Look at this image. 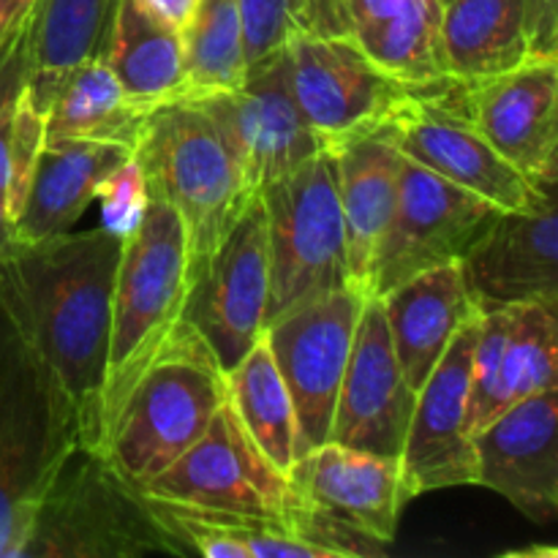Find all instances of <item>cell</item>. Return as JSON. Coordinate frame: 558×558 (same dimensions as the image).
I'll return each mask as SVG.
<instances>
[{
  "mask_svg": "<svg viewBox=\"0 0 558 558\" xmlns=\"http://www.w3.org/2000/svg\"><path fill=\"white\" fill-rule=\"evenodd\" d=\"M123 240L109 229L9 243L0 254V311L52 376L76 417L82 447L101 450L112 289Z\"/></svg>",
  "mask_w": 558,
  "mask_h": 558,
  "instance_id": "cell-1",
  "label": "cell"
},
{
  "mask_svg": "<svg viewBox=\"0 0 558 558\" xmlns=\"http://www.w3.org/2000/svg\"><path fill=\"white\" fill-rule=\"evenodd\" d=\"M189 294V251L178 213L161 199L147 205L140 227L123 238L112 289L107 371L101 390V428L156 363L183 322ZM104 447V445H101Z\"/></svg>",
  "mask_w": 558,
  "mask_h": 558,
  "instance_id": "cell-2",
  "label": "cell"
},
{
  "mask_svg": "<svg viewBox=\"0 0 558 558\" xmlns=\"http://www.w3.org/2000/svg\"><path fill=\"white\" fill-rule=\"evenodd\" d=\"M76 447L69 401L0 311V558H25L38 507Z\"/></svg>",
  "mask_w": 558,
  "mask_h": 558,
  "instance_id": "cell-3",
  "label": "cell"
},
{
  "mask_svg": "<svg viewBox=\"0 0 558 558\" xmlns=\"http://www.w3.org/2000/svg\"><path fill=\"white\" fill-rule=\"evenodd\" d=\"M134 156L147 194L167 202L183 223L191 283L256 196L245 191L216 125L191 101L150 112Z\"/></svg>",
  "mask_w": 558,
  "mask_h": 558,
  "instance_id": "cell-4",
  "label": "cell"
},
{
  "mask_svg": "<svg viewBox=\"0 0 558 558\" xmlns=\"http://www.w3.org/2000/svg\"><path fill=\"white\" fill-rule=\"evenodd\" d=\"M223 401L227 374L205 338L183 319L125 398L101 452L142 488L205 434Z\"/></svg>",
  "mask_w": 558,
  "mask_h": 558,
  "instance_id": "cell-5",
  "label": "cell"
},
{
  "mask_svg": "<svg viewBox=\"0 0 558 558\" xmlns=\"http://www.w3.org/2000/svg\"><path fill=\"white\" fill-rule=\"evenodd\" d=\"M185 556L101 450L76 447L36 512L25 558Z\"/></svg>",
  "mask_w": 558,
  "mask_h": 558,
  "instance_id": "cell-6",
  "label": "cell"
},
{
  "mask_svg": "<svg viewBox=\"0 0 558 558\" xmlns=\"http://www.w3.org/2000/svg\"><path fill=\"white\" fill-rule=\"evenodd\" d=\"M259 199L265 207L270 259V325L322 294L349 287L336 158L332 153H316L272 180Z\"/></svg>",
  "mask_w": 558,
  "mask_h": 558,
  "instance_id": "cell-7",
  "label": "cell"
},
{
  "mask_svg": "<svg viewBox=\"0 0 558 558\" xmlns=\"http://www.w3.org/2000/svg\"><path fill=\"white\" fill-rule=\"evenodd\" d=\"M281 52L294 101L325 153L398 123L425 98L445 96L403 85L343 38L294 33Z\"/></svg>",
  "mask_w": 558,
  "mask_h": 558,
  "instance_id": "cell-8",
  "label": "cell"
},
{
  "mask_svg": "<svg viewBox=\"0 0 558 558\" xmlns=\"http://www.w3.org/2000/svg\"><path fill=\"white\" fill-rule=\"evenodd\" d=\"M140 490L156 499L270 518L287 526L298 505V490L240 425L229 398L205 434Z\"/></svg>",
  "mask_w": 558,
  "mask_h": 558,
  "instance_id": "cell-9",
  "label": "cell"
},
{
  "mask_svg": "<svg viewBox=\"0 0 558 558\" xmlns=\"http://www.w3.org/2000/svg\"><path fill=\"white\" fill-rule=\"evenodd\" d=\"M189 101L216 125L251 196H259L272 180L316 153H325L294 101L281 49L251 63L243 85L234 90Z\"/></svg>",
  "mask_w": 558,
  "mask_h": 558,
  "instance_id": "cell-10",
  "label": "cell"
},
{
  "mask_svg": "<svg viewBox=\"0 0 558 558\" xmlns=\"http://www.w3.org/2000/svg\"><path fill=\"white\" fill-rule=\"evenodd\" d=\"M499 213L403 156L396 213L376 248L368 298H381L430 267L458 262Z\"/></svg>",
  "mask_w": 558,
  "mask_h": 558,
  "instance_id": "cell-11",
  "label": "cell"
},
{
  "mask_svg": "<svg viewBox=\"0 0 558 558\" xmlns=\"http://www.w3.org/2000/svg\"><path fill=\"white\" fill-rule=\"evenodd\" d=\"M365 298L352 287L311 300L265 327V341L292 396L305 452L330 441L338 390Z\"/></svg>",
  "mask_w": 558,
  "mask_h": 558,
  "instance_id": "cell-12",
  "label": "cell"
},
{
  "mask_svg": "<svg viewBox=\"0 0 558 558\" xmlns=\"http://www.w3.org/2000/svg\"><path fill=\"white\" fill-rule=\"evenodd\" d=\"M270 303L265 207L256 196L205 270L189 283L183 319L205 338L218 365L232 371L262 338Z\"/></svg>",
  "mask_w": 558,
  "mask_h": 558,
  "instance_id": "cell-13",
  "label": "cell"
},
{
  "mask_svg": "<svg viewBox=\"0 0 558 558\" xmlns=\"http://www.w3.org/2000/svg\"><path fill=\"white\" fill-rule=\"evenodd\" d=\"M466 123L537 189H556L558 60H526L507 74L452 87Z\"/></svg>",
  "mask_w": 558,
  "mask_h": 558,
  "instance_id": "cell-14",
  "label": "cell"
},
{
  "mask_svg": "<svg viewBox=\"0 0 558 558\" xmlns=\"http://www.w3.org/2000/svg\"><path fill=\"white\" fill-rule=\"evenodd\" d=\"M483 316V314H480ZM477 319L466 322L414 398L401 469L412 499L441 488L477 485V452L469 428V390Z\"/></svg>",
  "mask_w": 558,
  "mask_h": 558,
  "instance_id": "cell-15",
  "label": "cell"
},
{
  "mask_svg": "<svg viewBox=\"0 0 558 558\" xmlns=\"http://www.w3.org/2000/svg\"><path fill=\"white\" fill-rule=\"evenodd\" d=\"M439 0H311L300 33L343 38L381 71L425 93H450Z\"/></svg>",
  "mask_w": 558,
  "mask_h": 558,
  "instance_id": "cell-16",
  "label": "cell"
},
{
  "mask_svg": "<svg viewBox=\"0 0 558 558\" xmlns=\"http://www.w3.org/2000/svg\"><path fill=\"white\" fill-rule=\"evenodd\" d=\"M414 398L417 392L398 365L381 300L365 298L338 390L330 441L374 456L401 458Z\"/></svg>",
  "mask_w": 558,
  "mask_h": 558,
  "instance_id": "cell-17",
  "label": "cell"
},
{
  "mask_svg": "<svg viewBox=\"0 0 558 558\" xmlns=\"http://www.w3.org/2000/svg\"><path fill=\"white\" fill-rule=\"evenodd\" d=\"M480 314L507 305H558V216L554 191L529 210L499 213L458 259Z\"/></svg>",
  "mask_w": 558,
  "mask_h": 558,
  "instance_id": "cell-18",
  "label": "cell"
},
{
  "mask_svg": "<svg viewBox=\"0 0 558 558\" xmlns=\"http://www.w3.org/2000/svg\"><path fill=\"white\" fill-rule=\"evenodd\" d=\"M558 387L529 396L474 430L477 485L505 496L529 521L558 512Z\"/></svg>",
  "mask_w": 558,
  "mask_h": 558,
  "instance_id": "cell-19",
  "label": "cell"
},
{
  "mask_svg": "<svg viewBox=\"0 0 558 558\" xmlns=\"http://www.w3.org/2000/svg\"><path fill=\"white\" fill-rule=\"evenodd\" d=\"M392 125L403 156L450 180L458 189L490 202L496 210H529L554 191L537 189L510 161H505L458 112L452 90L425 98L417 109Z\"/></svg>",
  "mask_w": 558,
  "mask_h": 558,
  "instance_id": "cell-20",
  "label": "cell"
},
{
  "mask_svg": "<svg viewBox=\"0 0 558 558\" xmlns=\"http://www.w3.org/2000/svg\"><path fill=\"white\" fill-rule=\"evenodd\" d=\"M287 477L308 505L349 523L381 548L396 543L401 512L412 501L401 458L374 456L338 441L305 452Z\"/></svg>",
  "mask_w": 558,
  "mask_h": 558,
  "instance_id": "cell-21",
  "label": "cell"
},
{
  "mask_svg": "<svg viewBox=\"0 0 558 558\" xmlns=\"http://www.w3.org/2000/svg\"><path fill=\"white\" fill-rule=\"evenodd\" d=\"M379 300L398 365L414 392L434 374L458 330L480 316L458 262L417 272Z\"/></svg>",
  "mask_w": 558,
  "mask_h": 558,
  "instance_id": "cell-22",
  "label": "cell"
},
{
  "mask_svg": "<svg viewBox=\"0 0 558 558\" xmlns=\"http://www.w3.org/2000/svg\"><path fill=\"white\" fill-rule=\"evenodd\" d=\"M332 158L347 234L349 287L368 298L376 248L396 213L401 183L403 153L396 140V125L341 147Z\"/></svg>",
  "mask_w": 558,
  "mask_h": 558,
  "instance_id": "cell-23",
  "label": "cell"
},
{
  "mask_svg": "<svg viewBox=\"0 0 558 558\" xmlns=\"http://www.w3.org/2000/svg\"><path fill=\"white\" fill-rule=\"evenodd\" d=\"M131 153L112 142L44 140L11 243H38L69 232L98 199L104 180Z\"/></svg>",
  "mask_w": 558,
  "mask_h": 558,
  "instance_id": "cell-24",
  "label": "cell"
},
{
  "mask_svg": "<svg viewBox=\"0 0 558 558\" xmlns=\"http://www.w3.org/2000/svg\"><path fill=\"white\" fill-rule=\"evenodd\" d=\"M101 58L147 112L183 98V33L142 0H118Z\"/></svg>",
  "mask_w": 558,
  "mask_h": 558,
  "instance_id": "cell-25",
  "label": "cell"
},
{
  "mask_svg": "<svg viewBox=\"0 0 558 558\" xmlns=\"http://www.w3.org/2000/svg\"><path fill=\"white\" fill-rule=\"evenodd\" d=\"M441 60L456 87L507 74L532 58L526 0H450L439 22Z\"/></svg>",
  "mask_w": 558,
  "mask_h": 558,
  "instance_id": "cell-26",
  "label": "cell"
},
{
  "mask_svg": "<svg viewBox=\"0 0 558 558\" xmlns=\"http://www.w3.org/2000/svg\"><path fill=\"white\" fill-rule=\"evenodd\" d=\"M150 512L185 556L205 558H322L287 523L147 496Z\"/></svg>",
  "mask_w": 558,
  "mask_h": 558,
  "instance_id": "cell-27",
  "label": "cell"
},
{
  "mask_svg": "<svg viewBox=\"0 0 558 558\" xmlns=\"http://www.w3.org/2000/svg\"><path fill=\"white\" fill-rule=\"evenodd\" d=\"M150 112L114 80L101 54L71 69L47 109L44 140L112 142L134 150Z\"/></svg>",
  "mask_w": 558,
  "mask_h": 558,
  "instance_id": "cell-28",
  "label": "cell"
},
{
  "mask_svg": "<svg viewBox=\"0 0 558 558\" xmlns=\"http://www.w3.org/2000/svg\"><path fill=\"white\" fill-rule=\"evenodd\" d=\"M118 0H36L25 90L47 114L71 69L104 52Z\"/></svg>",
  "mask_w": 558,
  "mask_h": 558,
  "instance_id": "cell-29",
  "label": "cell"
},
{
  "mask_svg": "<svg viewBox=\"0 0 558 558\" xmlns=\"http://www.w3.org/2000/svg\"><path fill=\"white\" fill-rule=\"evenodd\" d=\"M227 398L240 425L248 430L256 447L276 463L278 472H292L294 463L305 456V447L300 439L292 396L278 374L265 336L245 352V357L232 371H227Z\"/></svg>",
  "mask_w": 558,
  "mask_h": 558,
  "instance_id": "cell-30",
  "label": "cell"
},
{
  "mask_svg": "<svg viewBox=\"0 0 558 558\" xmlns=\"http://www.w3.org/2000/svg\"><path fill=\"white\" fill-rule=\"evenodd\" d=\"M185 90L180 101L234 90L248 74L240 0H196L183 27Z\"/></svg>",
  "mask_w": 558,
  "mask_h": 558,
  "instance_id": "cell-31",
  "label": "cell"
},
{
  "mask_svg": "<svg viewBox=\"0 0 558 558\" xmlns=\"http://www.w3.org/2000/svg\"><path fill=\"white\" fill-rule=\"evenodd\" d=\"M558 305H510L505 349L499 363V414L512 403L558 387Z\"/></svg>",
  "mask_w": 558,
  "mask_h": 558,
  "instance_id": "cell-32",
  "label": "cell"
},
{
  "mask_svg": "<svg viewBox=\"0 0 558 558\" xmlns=\"http://www.w3.org/2000/svg\"><path fill=\"white\" fill-rule=\"evenodd\" d=\"M27 69H31V16L0 44V254L11 243V229H14L9 213L11 125H14L20 93L27 82Z\"/></svg>",
  "mask_w": 558,
  "mask_h": 558,
  "instance_id": "cell-33",
  "label": "cell"
},
{
  "mask_svg": "<svg viewBox=\"0 0 558 558\" xmlns=\"http://www.w3.org/2000/svg\"><path fill=\"white\" fill-rule=\"evenodd\" d=\"M311 0H240L248 65L281 49L303 31Z\"/></svg>",
  "mask_w": 558,
  "mask_h": 558,
  "instance_id": "cell-34",
  "label": "cell"
},
{
  "mask_svg": "<svg viewBox=\"0 0 558 558\" xmlns=\"http://www.w3.org/2000/svg\"><path fill=\"white\" fill-rule=\"evenodd\" d=\"M44 123L47 114L31 101L27 90L22 87L20 101L14 109V125H11V172H9V213L16 221L22 205H25L27 189H31L33 169H36L38 153L44 147Z\"/></svg>",
  "mask_w": 558,
  "mask_h": 558,
  "instance_id": "cell-35",
  "label": "cell"
},
{
  "mask_svg": "<svg viewBox=\"0 0 558 558\" xmlns=\"http://www.w3.org/2000/svg\"><path fill=\"white\" fill-rule=\"evenodd\" d=\"M98 202H101V227L118 234L120 240L129 238L140 227L150 205V194H147L145 174L134 153L104 180Z\"/></svg>",
  "mask_w": 558,
  "mask_h": 558,
  "instance_id": "cell-36",
  "label": "cell"
},
{
  "mask_svg": "<svg viewBox=\"0 0 558 558\" xmlns=\"http://www.w3.org/2000/svg\"><path fill=\"white\" fill-rule=\"evenodd\" d=\"M526 31L534 60H558V0H526Z\"/></svg>",
  "mask_w": 558,
  "mask_h": 558,
  "instance_id": "cell-37",
  "label": "cell"
},
{
  "mask_svg": "<svg viewBox=\"0 0 558 558\" xmlns=\"http://www.w3.org/2000/svg\"><path fill=\"white\" fill-rule=\"evenodd\" d=\"M36 0H0V44L31 16Z\"/></svg>",
  "mask_w": 558,
  "mask_h": 558,
  "instance_id": "cell-38",
  "label": "cell"
},
{
  "mask_svg": "<svg viewBox=\"0 0 558 558\" xmlns=\"http://www.w3.org/2000/svg\"><path fill=\"white\" fill-rule=\"evenodd\" d=\"M147 9L156 11L158 16H163L167 22H172L180 33H183L185 22H189L191 11H194L196 0H142Z\"/></svg>",
  "mask_w": 558,
  "mask_h": 558,
  "instance_id": "cell-39",
  "label": "cell"
},
{
  "mask_svg": "<svg viewBox=\"0 0 558 558\" xmlns=\"http://www.w3.org/2000/svg\"><path fill=\"white\" fill-rule=\"evenodd\" d=\"M439 3H441V5H447V3H450V0H439Z\"/></svg>",
  "mask_w": 558,
  "mask_h": 558,
  "instance_id": "cell-40",
  "label": "cell"
}]
</instances>
